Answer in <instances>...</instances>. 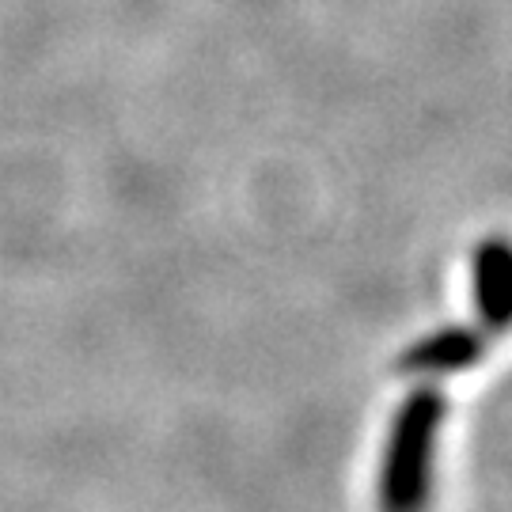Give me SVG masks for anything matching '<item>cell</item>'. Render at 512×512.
I'll return each mask as SVG.
<instances>
[{
	"instance_id": "3957f363",
	"label": "cell",
	"mask_w": 512,
	"mask_h": 512,
	"mask_svg": "<svg viewBox=\"0 0 512 512\" xmlns=\"http://www.w3.org/2000/svg\"><path fill=\"white\" fill-rule=\"evenodd\" d=\"M471 296L482 327L505 330L509 327V300H512V251L505 236H486L471 258Z\"/></svg>"
},
{
	"instance_id": "6da1fadb",
	"label": "cell",
	"mask_w": 512,
	"mask_h": 512,
	"mask_svg": "<svg viewBox=\"0 0 512 512\" xmlns=\"http://www.w3.org/2000/svg\"><path fill=\"white\" fill-rule=\"evenodd\" d=\"M444 418H448V399L437 384H418L399 403L387 425L380 478H376L380 512H429Z\"/></svg>"
},
{
	"instance_id": "7a4b0ae2",
	"label": "cell",
	"mask_w": 512,
	"mask_h": 512,
	"mask_svg": "<svg viewBox=\"0 0 512 512\" xmlns=\"http://www.w3.org/2000/svg\"><path fill=\"white\" fill-rule=\"evenodd\" d=\"M486 357V330L467 323H448L414 338L399 353V368L406 376H456L475 368Z\"/></svg>"
}]
</instances>
